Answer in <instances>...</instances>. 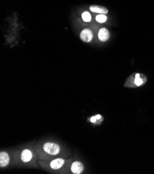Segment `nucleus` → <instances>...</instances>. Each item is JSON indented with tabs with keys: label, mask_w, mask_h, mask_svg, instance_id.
<instances>
[{
	"label": "nucleus",
	"mask_w": 154,
	"mask_h": 174,
	"mask_svg": "<svg viewBox=\"0 0 154 174\" xmlns=\"http://www.w3.org/2000/svg\"><path fill=\"white\" fill-rule=\"evenodd\" d=\"M96 20L99 23H104L107 20V17L105 15V14H99L96 16Z\"/></svg>",
	"instance_id": "1a4fd4ad"
},
{
	"label": "nucleus",
	"mask_w": 154,
	"mask_h": 174,
	"mask_svg": "<svg viewBox=\"0 0 154 174\" xmlns=\"http://www.w3.org/2000/svg\"><path fill=\"white\" fill-rule=\"evenodd\" d=\"M82 19H83L84 22H88L91 21V14L87 12V11H85V12H84L82 14Z\"/></svg>",
	"instance_id": "9d476101"
},
{
	"label": "nucleus",
	"mask_w": 154,
	"mask_h": 174,
	"mask_svg": "<svg viewBox=\"0 0 154 174\" xmlns=\"http://www.w3.org/2000/svg\"><path fill=\"white\" fill-rule=\"evenodd\" d=\"M135 84L137 85V86H140V85L143 83V81L140 79V78H137L136 77V79H135Z\"/></svg>",
	"instance_id": "9b49d317"
},
{
	"label": "nucleus",
	"mask_w": 154,
	"mask_h": 174,
	"mask_svg": "<svg viewBox=\"0 0 154 174\" xmlns=\"http://www.w3.org/2000/svg\"><path fill=\"white\" fill-rule=\"evenodd\" d=\"M93 38V32L88 28H85L83 31H82L80 33V38L82 41L88 42H90Z\"/></svg>",
	"instance_id": "f03ea898"
},
{
	"label": "nucleus",
	"mask_w": 154,
	"mask_h": 174,
	"mask_svg": "<svg viewBox=\"0 0 154 174\" xmlns=\"http://www.w3.org/2000/svg\"><path fill=\"white\" fill-rule=\"evenodd\" d=\"M110 37L109 31H108L106 28H102L99 31L98 33V38L102 42H105L107 40H109Z\"/></svg>",
	"instance_id": "20e7f679"
},
{
	"label": "nucleus",
	"mask_w": 154,
	"mask_h": 174,
	"mask_svg": "<svg viewBox=\"0 0 154 174\" xmlns=\"http://www.w3.org/2000/svg\"><path fill=\"white\" fill-rule=\"evenodd\" d=\"M64 160L63 159L58 158L54 159V160L51 162V167L53 169H58L62 167V165L64 164Z\"/></svg>",
	"instance_id": "423d86ee"
},
{
	"label": "nucleus",
	"mask_w": 154,
	"mask_h": 174,
	"mask_svg": "<svg viewBox=\"0 0 154 174\" xmlns=\"http://www.w3.org/2000/svg\"><path fill=\"white\" fill-rule=\"evenodd\" d=\"M9 162V157L8 154L5 152H2L0 154V166L4 167L6 166Z\"/></svg>",
	"instance_id": "0eeeda50"
},
{
	"label": "nucleus",
	"mask_w": 154,
	"mask_h": 174,
	"mask_svg": "<svg viewBox=\"0 0 154 174\" xmlns=\"http://www.w3.org/2000/svg\"><path fill=\"white\" fill-rule=\"evenodd\" d=\"M83 169H84V166L80 162L78 161L74 162L72 165H71V171H72V172L75 174L81 173L82 172H83Z\"/></svg>",
	"instance_id": "7ed1b4c3"
},
{
	"label": "nucleus",
	"mask_w": 154,
	"mask_h": 174,
	"mask_svg": "<svg viewBox=\"0 0 154 174\" xmlns=\"http://www.w3.org/2000/svg\"><path fill=\"white\" fill-rule=\"evenodd\" d=\"M44 150L50 155H55L59 153L60 148L58 144L53 143H46L44 145Z\"/></svg>",
	"instance_id": "f257e3e1"
},
{
	"label": "nucleus",
	"mask_w": 154,
	"mask_h": 174,
	"mask_svg": "<svg viewBox=\"0 0 154 174\" xmlns=\"http://www.w3.org/2000/svg\"><path fill=\"white\" fill-rule=\"evenodd\" d=\"M32 158H33V155H32V153L30 152V151L27 150V149H25L23 151L22 155H21L22 160L23 162H29L30 159H32Z\"/></svg>",
	"instance_id": "6e6552de"
},
{
	"label": "nucleus",
	"mask_w": 154,
	"mask_h": 174,
	"mask_svg": "<svg viewBox=\"0 0 154 174\" xmlns=\"http://www.w3.org/2000/svg\"><path fill=\"white\" fill-rule=\"evenodd\" d=\"M96 120H97V119H96L95 117H92L91 118V121L92 122V123H95Z\"/></svg>",
	"instance_id": "f8f14e48"
},
{
	"label": "nucleus",
	"mask_w": 154,
	"mask_h": 174,
	"mask_svg": "<svg viewBox=\"0 0 154 174\" xmlns=\"http://www.w3.org/2000/svg\"><path fill=\"white\" fill-rule=\"evenodd\" d=\"M90 10L94 13H100V14H107L108 13L107 8L101 6H91Z\"/></svg>",
	"instance_id": "39448f33"
},
{
	"label": "nucleus",
	"mask_w": 154,
	"mask_h": 174,
	"mask_svg": "<svg viewBox=\"0 0 154 174\" xmlns=\"http://www.w3.org/2000/svg\"><path fill=\"white\" fill-rule=\"evenodd\" d=\"M95 117H96V119H99L101 118V116L99 115H96V116H95Z\"/></svg>",
	"instance_id": "ddd939ff"
}]
</instances>
